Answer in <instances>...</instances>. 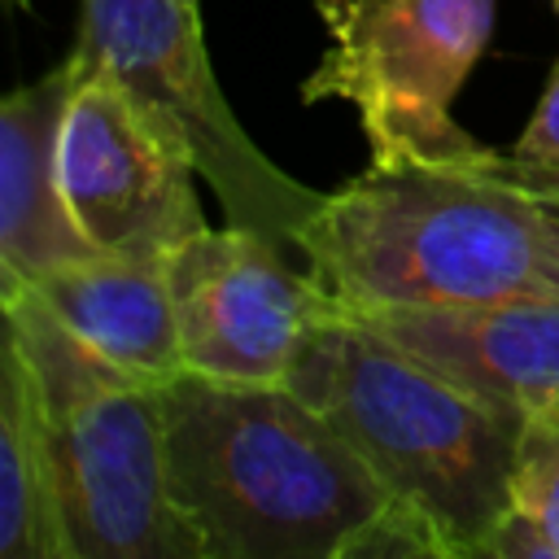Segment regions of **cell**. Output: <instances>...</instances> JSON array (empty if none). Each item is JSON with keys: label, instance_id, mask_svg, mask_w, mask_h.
Instances as JSON below:
<instances>
[{"label": "cell", "instance_id": "277c9868", "mask_svg": "<svg viewBox=\"0 0 559 559\" xmlns=\"http://www.w3.org/2000/svg\"><path fill=\"white\" fill-rule=\"evenodd\" d=\"M328 52L301 100L354 105L376 170H480L498 148L459 118L454 96L489 48L498 0H314Z\"/></svg>", "mask_w": 559, "mask_h": 559}, {"label": "cell", "instance_id": "8992f818", "mask_svg": "<svg viewBox=\"0 0 559 559\" xmlns=\"http://www.w3.org/2000/svg\"><path fill=\"white\" fill-rule=\"evenodd\" d=\"M48 432L70 559H205L170 485L157 384H109Z\"/></svg>", "mask_w": 559, "mask_h": 559}, {"label": "cell", "instance_id": "5bb4252c", "mask_svg": "<svg viewBox=\"0 0 559 559\" xmlns=\"http://www.w3.org/2000/svg\"><path fill=\"white\" fill-rule=\"evenodd\" d=\"M341 559H463V550L424 507L384 498V507L349 537Z\"/></svg>", "mask_w": 559, "mask_h": 559}, {"label": "cell", "instance_id": "7c38bea8", "mask_svg": "<svg viewBox=\"0 0 559 559\" xmlns=\"http://www.w3.org/2000/svg\"><path fill=\"white\" fill-rule=\"evenodd\" d=\"M0 559H70L48 415L9 345L0 349Z\"/></svg>", "mask_w": 559, "mask_h": 559}, {"label": "cell", "instance_id": "9c48e42d", "mask_svg": "<svg viewBox=\"0 0 559 559\" xmlns=\"http://www.w3.org/2000/svg\"><path fill=\"white\" fill-rule=\"evenodd\" d=\"M354 314L520 428L559 415V301L397 306Z\"/></svg>", "mask_w": 559, "mask_h": 559}, {"label": "cell", "instance_id": "6da1fadb", "mask_svg": "<svg viewBox=\"0 0 559 559\" xmlns=\"http://www.w3.org/2000/svg\"><path fill=\"white\" fill-rule=\"evenodd\" d=\"M301 262L349 310L559 301V205L502 153L480 170H376L328 192Z\"/></svg>", "mask_w": 559, "mask_h": 559}, {"label": "cell", "instance_id": "e0dca14e", "mask_svg": "<svg viewBox=\"0 0 559 559\" xmlns=\"http://www.w3.org/2000/svg\"><path fill=\"white\" fill-rule=\"evenodd\" d=\"M550 4H555V9H559V0H550Z\"/></svg>", "mask_w": 559, "mask_h": 559}, {"label": "cell", "instance_id": "8fae6325", "mask_svg": "<svg viewBox=\"0 0 559 559\" xmlns=\"http://www.w3.org/2000/svg\"><path fill=\"white\" fill-rule=\"evenodd\" d=\"M26 288H35L48 310L118 371L144 384H166L183 371L166 253L96 249Z\"/></svg>", "mask_w": 559, "mask_h": 559}, {"label": "cell", "instance_id": "4fadbf2b", "mask_svg": "<svg viewBox=\"0 0 559 559\" xmlns=\"http://www.w3.org/2000/svg\"><path fill=\"white\" fill-rule=\"evenodd\" d=\"M480 559H559V415L524 424L511 502Z\"/></svg>", "mask_w": 559, "mask_h": 559}, {"label": "cell", "instance_id": "ba28073f", "mask_svg": "<svg viewBox=\"0 0 559 559\" xmlns=\"http://www.w3.org/2000/svg\"><path fill=\"white\" fill-rule=\"evenodd\" d=\"M197 175L188 144L114 70L79 57L61 118V183L83 236L96 249L170 253L205 227Z\"/></svg>", "mask_w": 559, "mask_h": 559}, {"label": "cell", "instance_id": "30bf717a", "mask_svg": "<svg viewBox=\"0 0 559 559\" xmlns=\"http://www.w3.org/2000/svg\"><path fill=\"white\" fill-rule=\"evenodd\" d=\"M79 79L70 52L57 70L13 87L0 105V293L96 253L61 183V118Z\"/></svg>", "mask_w": 559, "mask_h": 559}, {"label": "cell", "instance_id": "3957f363", "mask_svg": "<svg viewBox=\"0 0 559 559\" xmlns=\"http://www.w3.org/2000/svg\"><path fill=\"white\" fill-rule=\"evenodd\" d=\"M376 472L389 498L424 507L480 559L511 502L520 424L384 341L341 301L310 328L284 380Z\"/></svg>", "mask_w": 559, "mask_h": 559}, {"label": "cell", "instance_id": "52a82bcc", "mask_svg": "<svg viewBox=\"0 0 559 559\" xmlns=\"http://www.w3.org/2000/svg\"><path fill=\"white\" fill-rule=\"evenodd\" d=\"M293 249L258 227H201L166 253L183 371L231 384H284L310 328L336 297Z\"/></svg>", "mask_w": 559, "mask_h": 559}, {"label": "cell", "instance_id": "2e32d148", "mask_svg": "<svg viewBox=\"0 0 559 559\" xmlns=\"http://www.w3.org/2000/svg\"><path fill=\"white\" fill-rule=\"evenodd\" d=\"M502 162H507V153H502ZM507 170H511V166H507ZM511 175H515L520 183H528L533 192H542L550 205H559V175H520V170H511Z\"/></svg>", "mask_w": 559, "mask_h": 559}, {"label": "cell", "instance_id": "9a60e30c", "mask_svg": "<svg viewBox=\"0 0 559 559\" xmlns=\"http://www.w3.org/2000/svg\"><path fill=\"white\" fill-rule=\"evenodd\" d=\"M507 166L520 175H559V61L546 79V92L537 96L533 118L524 122L520 140L511 144Z\"/></svg>", "mask_w": 559, "mask_h": 559}, {"label": "cell", "instance_id": "5b68a950", "mask_svg": "<svg viewBox=\"0 0 559 559\" xmlns=\"http://www.w3.org/2000/svg\"><path fill=\"white\" fill-rule=\"evenodd\" d=\"M74 52L114 70L192 153L227 223L258 227L297 253L328 192L280 170L236 122L201 35V0H83Z\"/></svg>", "mask_w": 559, "mask_h": 559}, {"label": "cell", "instance_id": "7a4b0ae2", "mask_svg": "<svg viewBox=\"0 0 559 559\" xmlns=\"http://www.w3.org/2000/svg\"><path fill=\"white\" fill-rule=\"evenodd\" d=\"M175 498L205 559H341L384 507L362 454L288 384H157Z\"/></svg>", "mask_w": 559, "mask_h": 559}]
</instances>
